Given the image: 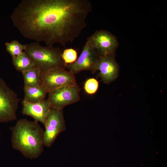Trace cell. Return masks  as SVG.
<instances>
[{
  "label": "cell",
  "instance_id": "10",
  "mask_svg": "<svg viewBox=\"0 0 167 167\" xmlns=\"http://www.w3.org/2000/svg\"><path fill=\"white\" fill-rule=\"evenodd\" d=\"M118 69L114 54H113L99 56L92 72L94 73L99 71L98 75L101 80L108 84L116 79Z\"/></svg>",
  "mask_w": 167,
  "mask_h": 167
},
{
  "label": "cell",
  "instance_id": "7",
  "mask_svg": "<svg viewBox=\"0 0 167 167\" xmlns=\"http://www.w3.org/2000/svg\"><path fill=\"white\" fill-rule=\"evenodd\" d=\"M80 89L77 84L63 87L49 92L47 99L50 108L63 109L80 99Z\"/></svg>",
  "mask_w": 167,
  "mask_h": 167
},
{
  "label": "cell",
  "instance_id": "2",
  "mask_svg": "<svg viewBox=\"0 0 167 167\" xmlns=\"http://www.w3.org/2000/svg\"><path fill=\"white\" fill-rule=\"evenodd\" d=\"M13 148L30 159L38 157L44 151V131L38 122L21 118L10 127Z\"/></svg>",
  "mask_w": 167,
  "mask_h": 167
},
{
  "label": "cell",
  "instance_id": "5",
  "mask_svg": "<svg viewBox=\"0 0 167 167\" xmlns=\"http://www.w3.org/2000/svg\"><path fill=\"white\" fill-rule=\"evenodd\" d=\"M44 126L43 144L49 147L59 134L66 130L63 109L50 108Z\"/></svg>",
  "mask_w": 167,
  "mask_h": 167
},
{
  "label": "cell",
  "instance_id": "3",
  "mask_svg": "<svg viewBox=\"0 0 167 167\" xmlns=\"http://www.w3.org/2000/svg\"><path fill=\"white\" fill-rule=\"evenodd\" d=\"M24 51L32 59L41 73L65 68L62 57V51L59 47L43 46L38 43L25 45Z\"/></svg>",
  "mask_w": 167,
  "mask_h": 167
},
{
  "label": "cell",
  "instance_id": "17",
  "mask_svg": "<svg viewBox=\"0 0 167 167\" xmlns=\"http://www.w3.org/2000/svg\"><path fill=\"white\" fill-rule=\"evenodd\" d=\"M99 86L98 81L94 78H90L85 81L84 89L85 92L89 95H93L97 91Z\"/></svg>",
  "mask_w": 167,
  "mask_h": 167
},
{
  "label": "cell",
  "instance_id": "12",
  "mask_svg": "<svg viewBox=\"0 0 167 167\" xmlns=\"http://www.w3.org/2000/svg\"><path fill=\"white\" fill-rule=\"evenodd\" d=\"M23 89L24 93L23 100L32 103L39 102L45 99L48 93L41 85L36 87L24 86Z\"/></svg>",
  "mask_w": 167,
  "mask_h": 167
},
{
  "label": "cell",
  "instance_id": "4",
  "mask_svg": "<svg viewBox=\"0 0 167 167\" xmlns=\"http://www.w3.org/2000/svg\"><path fill=\"white\" fill-rule=\"evenodd\" d=\"M19 100L16 93L0 78V123L17 119Z\"/></svg>",
  "mask_w": 167,
  "mask_h": 167
},
{
  "label": "cell",
  "instance_id": "8",
  "mask_svg": "<svg viewBox=\"0 0 167 167\" xmlns=\"http://www.w3.org/2000/svg\"><path fill=\"white\" fill-rule=\"evenodd\" d=\"M88 38L99 56L114 54L118 45L116 36L105 30L96 31Z\"/></svg>",
  "mask_w": 167,
  "mask_h": 167
},
{
  "label": "cell",
  "instance_id": "9",
  "mask_svg": "<svg viewBox=\"0 0 167 167\" xmlns=\"http://www.w3.org/2000/svg\"><path fill=\"white\" fill-rule=\"evenodd\" d=\"M99 56L87 38L80 55L74 62L66 67L74 75L85 70L92 71Z\"/></svg>",
  "mask_w": 167,
  "mask_h": 167
},
{
  "label": "cell",
  "instance_id": "15",
  "mask_svg": "<svg viewBox=\"0 0 167 167\" xmlns=\"http://www.w3.org/2000/svg\"><path fill=\"white\" fill-rule=\"evenodd\" d=\"M5 45L6 51L12 58L19 55L24 51L25 49V45H23L16 40L10 42H6Z\"/></svg>",
  "mask_w": 167,
  "mask_h": 167
},
{
  "label": "cell",
  "instance_id": "16",
  "mask_svg": "<svg viewBox=\"0 0 167 167\" xmlns=\"http://www.w3.org/2000/svg\"><path fill=\"white\" fill-rule=\"evenodd\" d=\"M62 57L66 65L72 64L78 58L77 51L72 48L66 49L62 51Z\"/></svg>",
  "mask_w": 167,
  "mask_h": 167
},
{
  "label": "cell",
  "instance_id": "1",
  "mask_svg": "<svg viewBox=\"0 0 167 167\" xmlns=\"http://www.w3.org/2000/svg\"><path fill=\"white\" fill-rule=\"evenodd\" d=\"M11 17L24 37L48 46L61 44L71 23L64 0H22Z\"/></svg>",
  "mask_w": 167,
  "mask_h": 167
},
{
  "label": "cell",
  "instance_id": "11",
  "mask_svg": "<svg viewBox=\"0 0 167 167\" xmlns=\"http://www.w3.org/2000/svg\"><path fill=\"white\" fill-rule=\"evenodd\" d=\"M22 113L31 117L35 121L45 124L48 113L50 109L49 103L45 99L36 102H30L24 100L22 102Z\"/></svg>",
  "mask_w": 167,
  "mask_h": 167
},
{
  "label": "cell",
  "instance_id": "6",
  "mask_svg": "<svg viewBox=\"0 0 167 167\" xmlns=\"http://www.w3.org/2000/svg\"><path fill=\"white\" fill-rule=\"evenodd\" d=\"M72 72L65 68L57 69L45 73H41L40 85L48 93L58 88L67 86L77 84Z\"/></svg>",
  "mask_w": 167,
  "mask_h": 167
},
{
  "label": "cell",
  "instance_id": "14",
  "mask_svg": "<svg viewBox=\"0 0 167 167\" xmlns=\"http://www.w3.org/2000/svg\"><path fill=\"white\" fill-rule=\"evenodd\" d=\"M24 86L27 87H36L40 85L41 72L37 67L22 72Z\"/></svg>",
  "mask_w": 167,
  "mask_h": 167
},
{
  "label": "cell",
  "instance_id": "13",
  "mask_svg": "<svg viewBox=\"0 0 167 167\" xmlns=\"http://www.w3.org/2000/svg\"><path fill=\"white\" fill-rule=\"evenodd\" d=\"M12 61L15 69L22 73L36 67L32 59L25 51L12 58Z\"/></svg>",
  "mask_w": 167,
  "mask_h": 167
},
{
  "label": "cell",
  "instance_id": "18",
  "mask_svg": "<svg viewBox=\"0 0 167 167\" xmlns=\"http://www.w3.org/2000/svg\"><path fill=\"white\" fill-rule=\"evenodd\" d=\"M0 134H1V132H0Z\"/></svg>",
  "mask_w": 167,
  "mask_h": 167
}]
</instances>
